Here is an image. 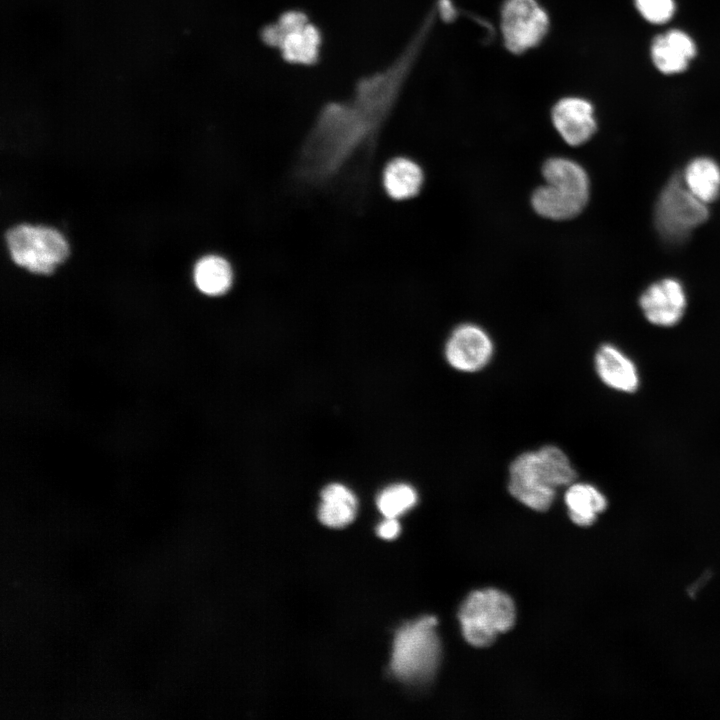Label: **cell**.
<instances>
[{
  "label": "cell",
  "mask_w": 720,
  "mask_h": 720,
  "mask_svg": "<svg viewBox=\"0 0 720 720\" xmlns=\"http://www.w3.org/2000/svg\"><path fill=\"white\" fill-rule=\"evenodd\" d=\"M576 471L568 456L557 446L546 445L518 455L510 464L508 490L525 506L547 510L559 487L569 486Z\"/></svg>",
  "instance_id": "6da1fadb"
},
{
  "label": "cell",
  "mask_w": 720,
  "mask_h": 720,
  "mask_svg": "<svg viewBox=\"0 0 720 720\" xmlns=\"http://www.w3.org/2000/svg\"><path fill=\"white\" fill-rule=\"evenodd\" d=\"M545 183L531 196L535 212L562 221L576 217L589 199V179L584 168L569 158L552 157L542 167Z\"/></svg>",
  "instance_id": "7a4b0ae2"
},
{
  "label": "cell",
  "mask_w": 720,
  "mask_h": 720,
  "mask_svg": "<svg viewBox=\"0 0 720 720\" xmlns=\"http://www.w3.org/2000/svg\"><path fill=\"white\" fill-rule=\"evenodd\" d=\"M436 625L434 616H425L397 631L391 658V669L397 678L416 683L430 680L435 674L441 655Z\"/></svg>",
  "instance_id": "3957f363"
},
{
  "label": "cell",
  "mask_w": 720,
  "mask_h": 720,
  "mask_svg": "<svg viewBox=\"0 0 720 720\" xmlns=\"http://www.w3.org/2000/svg\"><path fill=\"white\" fill-rule=\"evenodd\" d=\"M459 621L466 641L476 647L492 644L499 633L515 622L513 600L504 592L484 589L472 592L459 610Z\"/></svg>",
  "instance_id": "277c9868"
},
{
  "label": "cell",
  "mask_w": 720,
  "mask_h": 720,
  "mask_svg": "<svg viewBox=\"0 0 720 720\" xmlns=\"http://www.w3.org/2000/svg\"><path fill=\"white\" fill-rule=\"evenodd\" d=\"M5 240L12 261L38 275H50L69 255V245L56 229L19 224L10 228Z\"/></svg>",
  "instance_id": "5b68a950"
},
{
  "label": "cell",
  "mask_w": 720,
  "mask_h": 720,
  "mask_svg": "<svg viewBox=\"0 0 720 720\" xmlns=\"http://www.w3.org/2000/svg\"><path fill=\"white\" fill-rule=\"evenodd\" d=\"M260 37L264 44L278 49L288 63L313 65L319 60L321 32L303 11L284 12L262 28Z\"/></svg>",
  "instance_id": "8992f818"
},
{
  "label": "cell",
  "mask_w": 720,
  "mask_h": 720,
  "mask_svg": "<svg viewBox=\"0 0 720 720\" xmlns=\"http://www.w3.org/2000/svg\"><path fill=\"white\" fill-rule=\"evenodd\" d=\"M705 204L690 192L683 178L671 179L656 206L658 231L669 240L684 238L708 217Z\"/></svg>",
  "instance_id": "52a82bcc"
},
{
  "label": "cell",
  "mask_w": 720,
  "mask_h": 720,
  "mask_svg": "<svg viewBox=\"0 0 720 720\" xmlns=\"http://www.w3.org/2000/svg\"><path fill=\"white\" fill-rule=\"evenodd\" d=\"M500 26L504 46L518 55L543 42L549 31L550 20L537 0H504Z\"/></svg>",
  "instance_id": "ba28073f"
},
{
  "label": "cell",
  "mask_w": 720,
  "mask_h": 720,
  "mask_svg": "<svg viewBox=\"0 0 720 720\" xmlns=\"http://www.w3.org/2000/svg\"><path fill=\"white\" fill-rule=\"evenodd\" d=\"M494 347L488 333L480 326L465 323L457 326L445 344V358L454 369L473 373L491 360Z\"/></svg>",
  "instance_id": "9c48e42d"
},
{
  "label": "cell",
  "mask_w": 720,
  "mask_h": 720,
  "mask_svg": "<svg viewBox=\"0 0 720 720\" xmlns=\"http://www.w3.org/2000/svg\"><path fill=\"white\" fill-rule=\"evenodd\" d=\"M639 305L645 319L654 326L677 325L687 306L682 285L674 279H663L650 285L641 295Z\"/></svg>",
  "instance_id": "30bf717a"
},
{
  "label": "cell",
  "mask_w": 720,
  "mask_h": 720,
  "mask_svg": "<svg viewBox=\"0 0 720 720\" xmlns=\"http://www.w3.org/2000/svg\"><path fill=\"white\" fill-rule=\"evenodd\" d=\"M551 117L555 129L570 146L584 144L597 129L593 106L582 97L559 99L552 108Z\"/></svg>",
  "instance_id": "8fae6325"
},
{
  "label": "cell",
  "mask_w": 720,
  "mask_h": 720,
  "mask_svg": "<svg viewBox=\"0 0 720 720\" xmlns=\"http://www.w3.org/2000/svg\"><path fill=\"white\" fill-rule=\"evenodd\" d=\"M594 365L601 382L608 388L624 393H635L641 383L635 361L618 346L602 344L595 353Z\"/></svg>",
  "instance_id": "7c38bea8"
},
{
  "label": "cell",
  "mask_w": 720,
  "mask_h": 720,
  "mask_svg": "<svg viewBox=\"0 0 720 720\" xmlns=\"http://www.w3.org/2000/svg\"><path fill=\"white\" fill-rule=\"evenodd\" d=\"M696 54V46L688 34L672 29L657 36L651 45V58L655 67L664 74H675L687 69Z\"/></svg>",
  "instance_id": "4fadbf2b"
},
{
  "label": "cell",
  "mask_w": 720,
  "mask_h": 720,
  "mask_svg": "<svg viewBox=\"0 0 720 720\" xmlns=\"http://www.w3.org/2000/svg\"><path fill=\"white\" fill-rule=\"evenodd\" d=\"M321 499L318 518L324 525L341 528L354 520L358 507L357 498L343 484L327 485L321 492Z\"/></svg>",
  "instance_id": "5bb4252c"
},
{
  "label": "cell",
  "mask_w": 720,
  "mask_h": 720,
  "mask_svg": "<svg viewBox=\"0 0 720 720\" xmlns=\"http://www.w3.org/2000/svg\"><path fill=\"white\" fill-rule=\"evenodd\" d=\"M565 503L571 520L580 526L593 524L608 504L605 495L594 485L575 481L567 486Z\"/></svg>",
  "instance_id": "9a60e30c"
},
{
  "label": "cell",
  "mask_w": 720,
  "mask_h": 720,
  "mask_svg": "<svg viewBox=\"0 0 720 720\" xmlns=\"http://www.w3.org/2000/svg\"><path fill=\"white\" fill-rule=\"evenodd\" d=\"M421 167L408 158H396L388 163L384 172L387 193L396 200L414 197L423 184Z\"/></svg>",
  "instance_id": "2e32d148"
},
{
  "label": "cell",
  "mask_w": 720,
  "mask_h": 720,
  "mask_svg": "<svg viewBox=\"0 0 720 720\" xmlns=\"http://www.w3.org/2000/svg\"><path fill=\"white\" fill-rule=\"evenodd\" d=\"M193 281L196 288L205 295H222L232 284L230 264L220 256H204L194 265Z\"/></svg>",
  "instance_id": "e0dca14e"
},
{
  "label": "cell",
  "mask_w": 720,
  "mask_h": 720,
  "mask_svg": "<svg viewBox=\"0 0 720 720\" xmlns=\"http://www.w3.org/2000/svg\"><path fill=\"white\" fill-rule=\"evenodd\" d=\"M683 181L690 192L704 203L720 193V167L709 158H697L686 168Z\"/></svg>",
  "instance_id": "ac0fdd59"
},
{
  "label": "cell",
  "mask_w": 720,
  "mask_h": 720,
  "mask_svg": "<svg viewBox=\"0 0 720 720\" xmlns=\"http://www.w3.org/2000/svg\"><path fill=\"white\" fill-rule=\"evenodd\" d=\"M417 492L405 483H397L383 489L377 498V506L386 518H397L415 506Z\"/></svg>",
  "instance_id": "d6986e66"
},
{
  "label": "cell",
  "mask_w": 720,
  "mask_h": 720,
  "mask_svg": "<svg viewBox=\"0 0 720 720\" xmlns=\"http://www.w3.org/2000/svg\"><path fill=\"white\" fill-rule=\"evenodd\" d=\"M635 5L642 17L653 24L669 21L675 11L673 0H635Z\"/></svg>",
  "instance_id": "ffe728a7"
},
{
  "label": "cell",
  "mask_w": 720,
  "mask_h": 720,
  "mask_svg": "<svg viewBox=\"0 0 720 720\" xmlns=\"http://www.w3.org/2000/svg\"><path fill=\"white\" fill-rule=\"evenodd\" d=\"M401 531V526L396 518H386L377 527L378 535L386 540L396 538Z\"/></svg>",
  "instance_id": "44dd1931"
}]
</instances>
